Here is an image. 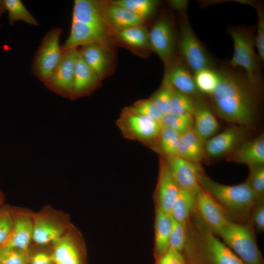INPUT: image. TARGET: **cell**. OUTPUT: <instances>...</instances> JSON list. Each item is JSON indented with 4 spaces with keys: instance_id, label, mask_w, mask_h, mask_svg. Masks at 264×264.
<instances>
[{
    "instance_id": "cell-31",
    "label": "cell",
    "mask_w": 264,
    "mask_h": 264,
    "mask_svg": "<svg viewBox=\"0 0 264 264\" xmlns=\"http://www.w3.org/2000/svg\"><path fill=\"white\" fill-rule=\"evenodd\" d=\"M111 2L126 8L144 20L154 13L157 5V2L153 0H118Z\"/></svg>"
},
{
    "instance_id": "cell-46",
    "label": "cell",
    "mask_w": 264,
    "mask_h": 264,
    "mask_svg": "<svg viewBox=\"0 0 264 264\" xmlns=\"http://www.w3.org/2000/svg\"><path fill=\"white\" fill-rule=\"evenodd\" d=\"M4 199L3 195L2 193L0 191V205L3 202Z\"/></svg>"
},
{
    "instance_id": "cell-35",
    "label": "cell",
    "mask_w": 264,
    "mask_h": 264,
    "mask_svg": "<svg viewBox=\"0 0 264 264\" xmlns=\"http://www.w3.org/2000/svg\"><path fill=\"white\" fill-rule=\"evenodd\" d=\"M249 174L246 180L258 200L264 199V165H257L249 167Z\"/></svg>"
},
{
    "instance_id": "cell-30",
    "label": "cell",
    "mask_w": 264,
    "mask_h": 264,
    "mask_svg": "<svg viewBox=\"0 0 264 264\" xmlns=\"http://www.w3.org/2000/svg\"><path fill=\"white\" fill-rule=\"evenodd\" d=\"M193 77L198 91L210 95L215 90L219 81L218 71L211 68L202 69L195 72Z\"/></svg>"
},
{
    "instance_id": "cell-42",
    "label": "cell",
    "mask_w": 264,
    "mask_h": 264,
    "mask_svg": "<svg viewBox=\"0 0 264 264\" xmlns=\"http://www.w3.org/2000/svg\"><path fill=\"white\" fill-rule=\"evenodd\" d=\"M251 225L258 232H262L264 230V199L258 201L252 209L249 219Z\"/></svg>"
},
{
    "instance_id": "cell-39",
    "label": "cell",
    "mask_w": 264,
    "mask_h": 264,
    "mask_svg": "<svg viewBox=\"0 0 264 264\" xmlns=\"http://www.w3.org/2000/svg\"><path fill=\"white\" fill-rule=\"evenodd\" d=\"M131 112L149 117L161 122L163 115L151 99L137 102L132 106Z\"/></svg>"
},
{
    "instance_id": "cell-8",
    "label": "cell",
    "mask_w": 264,
    "mask_h": 264,
    "mask_svg": "<svg viewBox=\"0 0 264 264\" xmlns=\"http://www.w3.org/2000/svg\"><path fill=\"white\" fill-rule=\"evenodd\" d=\"M178 48L187 67L196 72L211 68V61L206 50L196 37L187 20L181 27Z\"/></svg>"
},
{
    "instance_id": "cell-25",
    "label": "cell",
    "mask_w": 264,
    "mask_h": 264,
    "mask_svg": "<svg viewBox=\"0 0 264 264\" xmlns=\"http://www.w3.org/2000/svg\"><path fill=\"white\" fill-rule=\"evenodd\" d=\"M63 228L45 218H37L33 222L32 240L38 244L54 243L62 236Z\"/></svg>"
},
{
    "instance_id": "cell-45",
    "label": "cell",
    "mask_w": 264,
    "mask_h": 264,
    "mask_svg": "<svg viewBox=\"0 0 264 264\" xmlns=\"http://www.w3.org/2000/svg\"><path fill=\"white\" fill-rule=\"evenodd\" d=\"M5 11L3 0H0V18ZM0 27L1 25L0 24Z\"/></svg>"
},
{
    "instance_id": "cell-15",
    "label": "cell",
    "mask_w": 264,
    "mask_h": 264,
    "mask_svg": "<svg viewBox=\"0 0 264 264\" xmlns=\"http://www.w3.org/2000/svg\"><path fill=\"white\" fill-rule=\"evenodd\" d=\"M227 159L248 167L264 164V135L262 133L234 149Z\"/></svg>"
},
{
    "instance_id": "cell-37",
    "label": "cell",
    "mask_w": 264,
    "mask_h": 264,
    "mask_svg": "<svg viewBox=\"0 0 264 264\" xmlns=\"http://www.w3.org/2000/svg\"><path fill=\"white\" fill-rule=\"evenodd\" d=\"M174 88L165 80L161 88L150 99L164 114L170 112L171 101Z\"/></svg>"
},
{
    "instance_id": "cell-40",
    "label": "cell",
    "mask_w": 264,
    "mask_h": 264,
    "mask_svg": "<svg viewBox=\"0 0 264 264\" xmlns=\"http://www.w3.org/2000/svg\"><path fill=\"white\" fill-rule=\"evenodd\" d=\"M14 223L13 215L6 209L0 210V245L9 235Z\"/></svg>"
},
{
    "instance_id": "cell-12",
    "label": "cell",
    "mask_w": 264,
    "mask_h": 264,
    "mask_svg": "<svg viewBox=\"0 0 264 264\" xmlns=\"http://www.w3.org/2000/svg\"><path fill=\"white\" fill-rule=\"evenodd\" d=\"M243 128L233 126L208 139L204 144L205 155L218 157L231 153L245 135Z\"/></svg>"
},
{
    "instance_id": "cell-38",
    "label": "cell",
    "mask_w": 264,
    "mask_h": 264,
    "mask_svg": "<svg viewBox=\"0 0 264 264\" xmlns=\"http://www.w3.org/2000/svg\"><path fill=\"white\" fill-rule=\"evenodd\" d=\"M171 219L170 247L181 252L187 241V225L175 220L172 217Z\"/></svg>"
},
{
    "instance_id": "cell-4",
    "label": "cell",
    "mask_w": 264,
    "mask_h": 264,
    "mask_svg": "<svg viewBox=\"0 0 264 264\" xmlns=\"http://www.w3.org/2000/svg\"><path fill=\"white\" fill-rule=\"evenodd\" d=\"M229 33L234 45L233 55L229 65L233 67L243 68L246 81L254 88L259 83V72L253 39L249 33L242 29L231 28Z\"/></svg>"
},
{
    "instance_id": "cell-19",
    "label": "cell",
    "mask_w": 264,
    "mask_h": 264,
    "mask_svg": "<svg viewBox=\"0 0 264 264\" xmlns=\"http://www.w3.org/2000/svg\"><path fill=\"white\" fill-rule=\"evenodd\" d=\"M204 142L191 128L180 134L176 155L199 164L205 155Z\"/></svg>"
},
{
    "instance_id": "cell-5",
    "label": "cell",
    "mask_w": 264,
    "mask_h": 264,
    "mask_svg": "<svg viewBox=\"0 0 264 264\" xmlns=\"http://www.w3.org/2000/svg\"><path fill=\"white\" fill-rule=\"evenodd\" d=\"M62 29L53 27L42 39L32 61L31 72L43 83L59 63L62 51L59 42Z\"/></svg>"
},
{
    "instance_id": "cell-22",
    "label": "cell",
    "mask_w": 264,
    "mask_h": 264,
    "mask_svg": "<svg viewBox=\"0 0 264 264\" xmlns=\"http://www.w3.org/2000/svg\"><path fill=\"white\" fill-rule=\"evenodd\" d=\"M78 49L83 60L100 79L106 72L109 63L106 46L97 43L81 46Z\"/></svg>"
},
{
    "instance_id": "cell-29",
    "label": "cell",
    "mask_w": 264,
    "mask_h": 264,
    "mask_svg": "<svg viewBox=\"0 0 264 264\" xmlns=\"http://www.w3.org/2000/svg\"><path fill=\"white\" fill-rule=\"evenodd\" d=\"M117 31L120 40L132 46L143 47L148 44L149 32L144 25L132 26Z\"/></svg>"
},
{
    "instance_id": "cell-16",
    "label": "cell",
    "mask_w": 264,
    "mask_h": 264,
    "mask_svg": "<svg viewBox=\"0 0 264 264\" xmlns=\"http://www.w3.org/2000/svg\"><path fill=\"white\" fill-rule=\"evenodd\" d=\"M99 80L96 74L83 60L78 50L70 99H74L88 94L96 87Z\"/></svg>"
},
{
    "instance_id": "cell-13",
    "label": "cell",
    "mask_w": 264,
    "mask_h": 264,
    "mask_svg": "<svg viewBox=\"0 0 264 264\" xmlns=\"http://www.w3.org/2000/svg\"><path fill=\"white\" fill-rule=\"evenodd\" d=\"M71 21L108 29L103 2L93 0H75Z\"/></svg>"
},
{
    "instance_id": "cell-20",
    "label": "cell",
    "mask_w": 264,
    "mask_h": 264,
    "mask_svg": "<svg viewBox=\"0 0 264 264\" xmlns=\"http://www.w3.org/2000/svg\"><path fill=\"white\" fill-rule=\"evenodd\" d=\"M104 13L108 24L117 31L144 24L143 19L126 8L112 2L104 5Z\"/></svg>"
},
{
    "instance_id": "cell-34",
    "label": "cell",
    "mask_w": 264,
    "mask_h": 264,
    "mask_svg": "<svg viewBox=\"0 0 264 264\" xmlns=\"http://www.w3.org/2000/svg\"><path fill=\"white\" fill-rule=\"evenodd\" d=\"M180 136L176 131L163 126L159 135L160 145L167 156L176 155Z\"/></svg>"
},
{
    "instance_id": "cell-7",
    "label": "cell",
    "mask_w": 264,
    "mask_h": 264,
    "mask_svg": "<svg viewBox=\"0 0 264 264\" xmlns=\"http://www.w3.org/2000/svg\"><path fill=\"white\" fill-rule=\"evenodd\" d=\"M78 52L77 48L63 52L59 63L44 83L52 92L65 98H70Z\"/></svg>"
},
{
    "instance_id": "cell-32",
    "label": "cell",
    "mask_w": 264,
    "mask_h": 264,
    "mask_svg": "<svg viewBox=\"0 0 264 264\" xmlns=\"http://www.w3.org/2000/svg\"><path fill=\"white\" fill-rule=\"evenodd\" d=\"M192 114H180L169 112L163 115L161 123L181 134L193 127Z\"/></svg>"
},
{
    "instance_id": "cell-2",
    "label": "cell",
    "mask_w": 264,
    "mask_h": 264,
    "mask_svg": "<svg viewBox=\"0 0 264 264\" xmlns=\"http://www.w3.org/2000/svg\"><path fill=\"white\" fill-rule=\"evenodd\" d=\"M199 185L222 206L227 215L241 219H249L252 209L259 201L246 180L235 185H224L203 173Z\"/></svg>"
},
{
    "instance_id": "cell-28",
    "label": "cell",
    "mask_w": 264,
    "mask_h": 264,
    "mask_svg": "<svg viewBox=\"0 0 264 264\" xmlns=\"http://www.w3.org/2000/svg\"><path fill=\"white\" fill-rule=\"evenodd\" d=\"M6 11L8 12L9 22L12 26L14 22L22 21L33 25L39 26L38 22L29 12L20 0H3Z\"/></svg>"
},
{
    "instance_id": "cell-14",
    "label": "cell",
    "mask_w": 264,
    "mask_h": 264,
    "mask_svg": "<svg viewBox=\"0 0 264 264\" xmlns=\"http://www.w3.org/2000/svg\"><path fill=\"white\" fill-rule=\"evenodd\" d=\"M179 189L166 160L161 159L156 191L157 207L170 214Z\"/></svg>"
},
{
    "instance_id": "cell-18",
    "label": "cell",
    "mask_w": 264,
    "mask_h": 264,
    "mask_svg": "<svg viewBox=\"0 0 264 264\" xmlns=\"http://www.w3.org/2000/svg\"><path fill=\"white\" fill-rule=\"evenodd\" d=\"M192 116V128L204 142L213 136L220 129L218 121L210 109L202 102L195 101Z\"/></svg>"
},
{
    "instance_id": "cell-11",
    "label": "cell",
    "mask_w": 264,
    "mask_h": 264,
    "mask_svg": "<svg viewBox=\"0 0 264 264\" xmlns=\"http://www.w3.org/2000/svg\"><path fill=\"white\" fill-rule=\"evenodd\" d=\"M152 49L165 62H169L175 52V39L170 22L165 18L158 20L149 32Z\"/></svg>"
},
{
    "instance_id": "cell-10",
    "label": "cell",
    "mask_w": 264,
    "mask_h": 264,
    "mask_svg": "<svg viewBox=\"0 0 264 264\" xmlns=\"http://www.w3.org/2000/svg\"><path fill=\"white\" fill-rule=\"evenodd\" d=\"M195 209L201 217L202 222L215 234L230 220L222 206L202 189L196 194Z\"/></svg>"
},
{
    "instance_id": "cell-21",
    "label": "cell",
    "mask_w": 264,
    "mask_h": 264,
    "mask_svg": "<svg viewBox=\"0 0 264 264\" xmlns=\"http://www.w3.org/2000/svg\"><path fill=\"white\" fill-rule=\"evenodd\" d=\"M130 131L137 137L152 140L159 136L163 125L153 118L130 112L126 118Z\"/></svg>"
},
{
    "instance_id": "cell-23",
    "label": "cell",
    "mask_w": 264,
    "mask_h": 264,
    "mask_svg": "<svg viewBox=\"0 0 264 264\" xmlns=\"http://www.w3.org/2000/svg\"><path fill=\"white\" fill-rule=\"evenodd\" d=\"M164 80L176 90L190 96L198 94L194 80L188 67L181 64L172 66L168 71Z\"/></svg>"
},
{
    "instance_id": "cell-9",
    "label": "cell",
    "mask_w": 264,
    "mask_h": 264,
    "mask_svg": "<svg viewBox=\"0 0 264 264\" xmlns=\"http://www.w3.org/2000/svg\"><path fill=\"white\" fill-rule=\"evenodd\" d=\"M165 160L171 175L180 188L195 194L201 189L199 179L203 172L199 164L177 155L167 156Z\"/></svg>"
},
{
    "instance_id": "cell-26",
    "label": "cell",
    "mask_w": 264,
    "mask_h": 264,
    "mask_svg": "<svg viewBox=\"0 0 264 264\" xmlns=\"http://www.w3.org/2000/svg\"><path fill=\"white\" fill-rule=\"evenodd\" d=\"M196 194L180 188L170 215L175 220L185 225L195 209Z\"/></svg>"
},
{
    "instance_id": "cell-44",
    "label": "cell",
    "mask_w": 264,
    "mask_h": 264,
    "mask_svg": "<svg viewBox=\"0 0 264 264\" xmlns=\"http://www.w3.org/2000/svg\"><path fill=\"white\" fill-rule=\"evenodd\" d=\"M51 256L44 253H38L34 255L30 259V264H52Z\"/></svg>"
},
{
    "instance_id": "cell-36",
    "label": "cell",
    "mask_w": 264,
    "mask_h": 264,
    "mask_svg": "<svg viewBox=\"0 0 264 264\" xmlns=\"http://www.w3.org/2000/svg\"><path fill=\"white\" fill-rule=\"evenodd\" d=\"M28 251L0 245V264H28Z\"/></svg>"
},
{
    "instance_id": "cell-3",
    "label": "cell",
    "mask_w": 264,
    "mask_h": 264,
    "mask_svg": "<svg viewBox=\"0 0 264 264\" xmlns=\"http://www.w3.org/2000/svg\"><path fill=\"white\" fill-rule=\"evenodd\" d=\"M244 264H263L253 228L229 220L217 234Z\"/></svg>"
},
{
    "instance_id": "cell-1",
    "label": "cell",
    "mask_w": 264,
    "mask_h": 264,
    "mask_svg": "<svg viewBox=\"0 0 264 264\" xmlns=\"http://www.w3.org/2000/svg\"><path fill=\"white\" fill-rule=\"evenodd\" d=\"M218 72L219 81L210 95L216 112L234 126H250L254 118V102L251 91L253 88L246 79L244 81L235 72L225 69Z\"/></svg>"
},
{
    "instance_id": "cell-41",
    "label": "cell",
    "mask_w": 264,
    "mask_h": 264,
    "mask_svg": "<svg viewBox=\"0 0 264 264\" xmlns=\"http://www.w3.org/2000/svg\"><path fill=\"white\" fill-rule=\"evenodd\" d=\"M258 27L255 39V45L259 58L264 60V14L261 8H257Z\"/></svg>"
},
{
    "instance_id": "cell-43",
    "label": "cell",
    "mask_w": 264,
    "mask_h": 264,
    "mask_svg": "<svg viewBox=\"0 0 264 264\" xmlns=\"http://www.w3.org/2000/svg\"><path fill=\"white\" fill-rule=\"evenodd\" d=\"M157 264H185V261L180 251L170 247L159 256Z\"/></svg>"
},
{
    "instance_id": "cell-6",
    "label": "cell",
    "mask_w": 264,
    "mask_h": 264,
    "mask_svg": "<svg viewBox=\"0 0 264 264\" xmlns=\"http://www.w3.org/2000/svg\"><path fill=\"white\" fill-rule=\"evenodd\" d=\"M204 225H200L197 242L205 264H244L215 233Z\"/></svg>"
},
{
    "instance_id": "cell-33",
    "label": "cell",
    "mask_w": 264,
    "mask_h": 264,
    "mask_svg": "<svg viewBox=\"0 0 264 264\" xmlns=\"http://www.w3.org/2000/svg\"><path fill=\"white\" fill-rule=\"evenodd\" d=\"M195 101L191 96L174 88L171 101L170 112L180 114H192Z\"/></svg>"
},
{
    "instance_id": "cell-24",
    "label": "cell",
    "mask_w": 264,
    "mask_h": 264,
    "mask_svg": "<svg viewBox=\"0 0 264 264\" xmlns=\"http://www.w3.org/2000/svg\"><path fill=\"white\" fill-rule=\"evenodd\" d=\"M155 219V249L159 257L170 248L172 219L170 214L157 207Z\"/></svg>"
},
{
    "instance_id": "cell-17",
    "label": "cell",
    "mask_w": 264,
    "mask_h": 264,
    "mask_svg": "<svg viewBox=\"0 0 264 264\" xmlns=\"http://www.w3.org/2000/svg\"><path fill=\"white\" fill-rule=\"evenodd\" d=\"M33 228V222L29 216L19 214L14 216V223L11 232L0 245L28 251L32 240Z\"/></svg>"
},
{
    "instance_id": "cell-27",
    "label": "cell",
    "mask_w": 264,
    "mask_h": 264,
    "mask_svg": "<svg viewBox=\"0 0 264 264\" xmlns=\"http://www.w3.org/2000/svg\"><path fill=\"white\" fill-rule=\"evenodd\" d=\"M51 257L54 264H81L77 248L68 236H62L55 242Z\"/></svg>"
}]
</instances>
